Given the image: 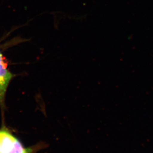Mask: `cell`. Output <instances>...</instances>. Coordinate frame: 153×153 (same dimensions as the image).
Segmentation results:
<instances>
[{
    "mask_svg": "<svg viewBox=\"0 0 153 153\" xmlns=\"http://www.w3.org/2000/svg\"><path fill=\"white\" fill-rule=\"evenodd\" d=\"M40 147H25L5 125L0 128V153H36Z\"/></svg>",
    "mask_w": 153,
    "mask_h": 153,
    "instance_id": "6da1fadb",
    "label": "cell"
},
{
    "mask_svg": "<svg viewBox=\"0 0 153 153\" xmlns=\"http://www.w3.org/2000/svg\"><path fill=\"white\" fill-rule=\"evenodd\" d=\"M13 75L7 68V64L4 60V58L0 51V108L3 113L6 108L5 99L7 88Z\"/></svg>",
    "mask_w": 153,
    "mask_h": 153,
    "instance_id": "7a4b0ae2",
    "label": "cell"
}]
</instances>
